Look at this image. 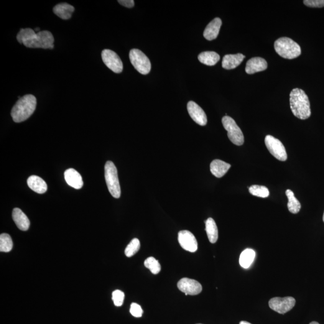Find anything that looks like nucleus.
<instances>
[{"label":"nucleus","mask_w":324,"mask_h":324,"mask_svg":"<svg viewBox=\"0 0 324 324\" xmlns=\"http://www.w3.org/2000/svg\"><path fill=\"white\" fill-rule=\"evenodd\" d=\"M244 58L245 55L242 53L226 55L223 58L222 67L226 70L234 69L243 62Z\"/></svg>","instance_id":"nucleus-18"},{"label":"nucleus","mask_w":324,"mask_h":324,"mask_svg":"<svg viewBox=\"0 0 324 324\" xmlns=\"http://www.w3.org/2000/svg\"><path fill=\"white\" fill-rule=\"evenodd\" d=\"M239 324H252L247 322V321H241L240 323H239Z\"/></svg>","instance_id":"nucleus-35"},{"label":"nucleus","mask_w":324,"mask_h":324,"mask_svg":"<svg viewBox=\"0 0 324 324\" xmlns=\"http://www.w3.org/2000/svg\"><path fill=\"white\" fill-rule=\"evenodd\" d=\"M224 129L228 132L229 140L234 144L240 146L244 144V137L243 132L233 119L224 116L222 119Z\"/></svg>","instance_id":"nucleus-7"},{"label":"nucleus","mask_w":324,"mask_h":324,"mask_svg":"<svg viewBox=\"0 0 324 324\" xmlns=\"http://www.w3.org/2000/svg\"><path fill=\"white\" fill-rule=\"evenodd\" d=\"M130 312H131V315L134 316V317L140 318L142 316L143 310L141 306L137 304V303H134L131 306Z\"/></svg>","instance_id":"nucleus-32"},{"label":"nucleus","mask_w":324,"mask_h":324,"mask_svg":"<svg viewBox=\"0 0 324 324\" xmlns=\"http://www.w3.org/2000/svg\"><path fill=\"white\" fill-rule=\"evenodd\" d=\"M265 144L270 153L277 160L282 162L287 160V151L280 140L275 138L272 135H267L265 138Z\"/></svg>","instance_id":"nucleus-8"},{"label":"nucleus","mask_w":324,"mask_h":324,"mask_svg":"<svg viewBox=\"0 0 324 324\" xmlns=\"http://www.w3.org/2000/svg\"><path fill=\"white\" fill-rule=\"evenodd\" d=\"M187 107L188 114L193 120L200 126H205L207 123V117L203 109L193 101L188 102Z\"/></svg>","instance_id":"nucleus-13"},{"label":"nucleus","mask_w":324,"mask_h":324,"mask_svg":"<svg viewBox=\"0 0 324 324\" xmlns=\"http://www.w3.org/2000/svg\"><path fill=\"white\" fill-rule=\"evenodd\" d=\"M140 247H141V244H140L139 239H133L131 243L128 244V246L125 249V255L129 257L134 256L139 251Z\"/></svg>","instance_id":"nucleus-29"},{"label":"nucleus","mask_w":324,"mask_h":324,"mask_svg":"<svg viewBox=\"0 0 324 324\" xmlns=\"http://www.w3.org/2000/svg\"><path fill=\"white\" fill-rule=\"evenodd\" d=\"M104 177L107 187L109 192L115 198H119L121 196V188L119 185L118 172L114 163L111 161L106 162L104 166Z\"/></svg>","instance_id":"nucleus-4"},{"label":"nucleus","mask_w":324,"mask_h":324,"mask_svg":"<svg viewBox=\"0 0 324 324\" xmlns=\"http://www.w3.org/2000/svg\"><path fill=\"white\" fill-rule=\"evenodd\" d=\"M267 67V62L264 58L254 57L247 61L245 70L247 74L251 75V74L266 70Z\"/></svg>","instance_id":"nucleus-14"},{"label":"nucleus","mask_w":324,"mask_h":324,"mask_svg":"<svg viewBox=\"0 0 324 324\" xmlns=\"http://www.w3.org/2000/svg\"><path fill=\"white\" fill-rule=\"evenodd\" d=\"M65 178L68 185L76 189H80L83 186V180L80 173L72 168L66 171Z\"/></svg>","instance_id":"nucleus-16"},{"label":"nucleus","mask_w":324,"mask_h":324,"mask_svg":"<svg viewBox=\"0 0 324 324\" xmlns=\"http://www.w3.org/2000/svg\"><path fill=\"white\" fill-rule=\"evenodd\" d=\"M102 58L103 63L109 69L116 73L122 72L123 65L117 53L110 50H104L102 52Z\"/></svg>","instance_id":"nucleus-10"},{"label":"nucleus","mask_w":324,"mask_h":324,"mask_svg":"<svg viewBox=\"0 0 324 324\" xmlns=\"http://www.w3.org/2000/svg\"><path fill=\"white\" fill-rule=\"evenodd\" d=\"M27 184L31 189L37 193H44L48 189L47 183L42 178L37 175L30 176L28 178Z\"/></svg>","instance_id":"nucleus-20"},{"label":"nucleus","mask_w":324,"mask_h":324,"mask_svg":"<svg viewBox=\"0 0 324 324\" xmlns=\"http://www.w3.org/2000/svg\"><path fill=\"white\" fill-rule=\"evenodd\" d=\"M53 39L52 33L48 31H42L35 33L30 39L23 43L25 47L30 48H43V49L52 50Z\"/></svg>","instance_id":"nucleus-5"},{"label":"nucleus","mask_w":324,"mask_h":324,"mask_svg":"<svg viewBox=\"0 0 324 324\" xmlns=\"http://www.w3.org/2000/svg\"><path fill=\"white\" fill-rule=\"evenodd\" d=\"M309 324H320L317 322H315V321H313V322L310 323Z\"/></svg>","instance_id":"nucleus-37"},{"label":"nucleus","mask_w":324,"mask_h":324,"mask_svg":"<svg viewBox=\"0 0 324 324\" xmlns=\"http://www.w3.org/2000/svg\"><path fill=\"white\" fill-rule=\"evenodd\" d=\"M53 11L54 14L60 18L63 19H68L71 17L73 12L75 11V8L71 5L66 3H60L53 7Z\"/></svg>","instance_id":"nucleus-21"},{"label":"nucleus","mask_w":324,"mask_h":324,"mask_svg":"<svg viewBox=\"0 0 324 324\" xmlns=\"http://www.w3.org/2000/svg\"><path fill=\"white\" fill-rule=\"evenodd\" d=\"M12 218L15 224L20 230L27 231L30 228V222L29 218L23 211L18 208L13 210Z\"/></svg>","instance_id":"nucleus-17"},{"label":"nucleus","mask_w":324,"mask_h":324,"mask_svg":"<svg viewBox=\"0 0 324 324\" xmlns=\"http://www.w3.org/2000/svg\"><path fill=\"white\" fill-rule=\"evenodd\" d=\"M144 265L154 274H157L161 270V266L159 261L154 257H148L144 262Z\"/></svg>","instance_id":"nucleus-28"},{"label":"nucleus","mask_w":324,"mask_h":324,"mask_svg":"<svg viewBox=\"0 0 324 324\" xmlns=\"http://www.w3.org/2000/svg\"><path fill=\"white\" fill-rule=\"evenodd\" d=\"M295 302V298L292 297H274L269 301V306L275 312L285 314L294 307Z\"/></svg>","instance_id":"nucleus-9"},{"label":"nucleus","mask_w":324,"mask_h":324,"mask_svg":"<svg viewBox=\"0 0 324 324\" xmlns=\"http://www.w3.org/2000/svg\"><path fill=\"white\" fill-rule=\"evenodd\" d=\"M231 165L222 160H214L210 164V171L212 174L217 178H221L226 174L231 168Z\"/></svg>","instance_id":"nucleus-19"},{"label":"nucleus","mask_w":324,"mask_h":324,"mask_svg":"<svg viewBox=\"0 0 324 324\" xmlns=\"http://www.w3.org/2000/svg\"><path fill=\"white\" fill-rule=\"evenodd\" d=\"M249 192L252 195L263 198L269 197L270 195L269 188L263 186H252L249 188Z\"/></svg>","instance_id":"nucleus-27"},{"label":"nucleus","mask_w":324,"mask_h":324,"mask_svg":"<svg viewBox=\"0 0 324 324\" xmlns=\"http://www.w3.org/2000/svg\"><path fill=\"white\" fill-rule=\"evenodd\" d=\"M275 52L280 57L286 59L292 60L299 57L302 50L299 45L288 37H281L274 42Z\"/></svg>","instance_id":"nucleus-3"},{"label":"nucleus","mask_w":324,"mask_h":324,"mask_svg":"<svg viewBox=\"0 0 324 324\" xmlns=\"http://www.w3.org/2000/svg\"><path fill=\"white\" fill-rule=\"evenodd\" d=\"M323 221H324V216H323Z\"/></svg>","instance_id":"nucleus-38"},{"label":"nucleus","mask_w":324,"mask_h":324,"mask_svg":"<svg viewBox=\"0 0 324 324\" xmlns=\"http://www.w3.org/2000/svg\"><path fill=\"white\" fill-rule=\"evenodd\" d=\"M34 32H36L37 33L40 32L39 28H36V29H35Z\"/></svg>","instance_id":"nucleus-36"},{"label":"nucleus","mask_w":324,"mask_h":324,"mask_svg":"<svg viewBox=\"0 0 324 324\" xmlns=\"http://www.w3.org/2000/svg\"><path fill=\"white\" fill-rule=\"evenodd\" d=\"M13 248V241L11 237L7 234H2L0 236V251L9 252Z\"/></svg>","instance_id":"nucleus-26"},{"label":"nucleus","mask_w":324,"mask_h":324,"mask_svg":"<svg viewBox=\"0 0 324 324\" xmlns=\"http://www.w3.org/2000/svg\"><path fill=\"white\" fill-rule=\"evenodd\" d=\"M222 24V20L219 17H216L211 21L204 30V37L209 41L213 40L218 37Z\"/></svg>","instance_id":"nucleus-15"},{"label":"nucleus","mask_w":324,"mask_h":324,"mask_svg":"<svg viewBox=\"0 0 324 324\" xmlns=\"http://www.w3.org/2000/svg\"><path fill=\"white\" fill-rule=\"evenodd\" d=\"M177 287L186 295H196L200 294L203 290L202 285L195 280L185 277L178 282Z\"/></svg>","instance_id":"nucleus-11"},{"label":"nucleus","mask_w":324,"mask_h":324,"mask_svg":"<svg viewBox=\"0 0 324 324\" xmlns=\"http://www.w3.org/2000/svg\"><path fill=\"white\" fill-rule=\"evenodd\" d=\"M118 2L119 4H121L122 6L128 7V8H132L135 5L134 0H119Z\"/></svg>","instance_id":"nucleus-34"},{"label":"nucleus","mask_w":324,"mask_h":324,"mask_svg":"<svg viewBox=\"0 0 324 324\" xmlns=\"http://www.w3.org/2000/svg\"><path fill=\"white\" fill-rule=\"evenodd\" d=\"M34 30L31 29H20L17 36V39L19 43L23 44V43L30 39L32 35L35 34Z\"/></svg>","instance_id":"nucleus-30"},{"label":"nucleus","mask_w":324,"mask_h":324,"mask_svg":"<svg viewBox=\"0 0 324 324\" xmlns=\"http://www.w3.org/2000/svg\"><path fill=\"white\" fill-rule=\"evenodd\" d=\"M129 58L135 69L142 75H147L151 70L152 65L149 58L141 51L133 49L130 51Z\"/></svg>","instance_id":"nucleus-6"},{"label":"nucleus","mask_w":324,"mask_h":324,"mask_svg":"<svg viewBox=\"0 0 324 324\" xmlns=\"http://www.w3.org/2000/svg\"><path fill=\"white\" fill-rule=\"evenodd\" d=\"M178 240L183 249L190 252H195L198 249V242L194 235L187 230L178 233Z\"/></svg>","instance_id":"nucleus-12"},{"label":"nucleus","mask_w":324,"mask_h":324,"mask_svg":"<svg viewBox=\"0 0 324 324\" xmlns=\"http://www.w3.org/2000/svg\"><path fill=\"white\" fill-rule=\"evenodd\" d=\"M290 106L292 114L298 119H306L311 116L310 101L302 89L294 88L290 92Z\"/></svg>","instance_id":"nucleus-1"},{"label":"nucleus","mask_w":324,"mask_h":324,"mask_svg":"<svg viewBox=\"0 0 324 324\" xmlns=\"http://www.w3.org/2000/svg\"><path fill=\"white\" fill-rule=\"evenodd\" d=\"M112 300H113L115 306L119 307L123 304L124 300V292L120 290H116L112 292Z\"/></svg>","instance_id":"nucleus-31"},{"label":"nucleus","mask_w":324,"mask_h":324,"mask_svg":"<svg viewBox=\"0 0 324 324\" xmlns=\"http://www.w3.org/2000/svg\"><path fill=\"white\" fill-rule=\"evenodd\" d=\"M198 60L201 63L206 66H212L220 60V56L213 51H206L198 55Z\"/></svg>","instance_id":"nucleus-22"},{"label":"nucleus","mask_w":324,"mask_h":324,"mask_svg":"<svg viewBox=\"0 0 324 324\" xmlns=\"http://www.w3.org/2000/svg\"><path fill=\"white\" fill-rule=\"evenodd\" d=\"M205 231L210 243H216L218 239V229L213 219L208 218L205 221Z\"/></svg>","instance_id":"nucleus-23"},{"label":"nucleus","mask_w":324,"mask_h":324,"mask_svg":"<svg viewBox=\"0 0 324 324\" xmlns=\"http://www.w3.org/2000/svg\"><path fill=\"white\" fill-rule=\"evenodd\" d=\"M286 195L288 199V208L290 213L297 214L301 209V204L297 198L295 197L294 193L292 190H286Z\"/></svg>","instance_id":"nucleus-25"},{"label":"nucleus","mask_w":324,"mask_h":324,"mask_svg":"<svg viewBox=\"0 0 324 324\" xmlns=\"http://www.w3.org/2000/svg\"><path fill=\"white\" fill-rule=\"evenodd\" d=\"M304 4L310 7L321 8L324 7V0H305Z\"/></svg>","instance_id":"nucleus-33"},{"label":"nucleus","mask_w":324,"mask_h":324,"mask_svg":"<svg viewBox=\"0 0 324 324\" xmlns=\"http://www.w3.org/2000/svg\"></svg>","instance_id":"nucleus-39"},{"label":"nucleus","mask_w":324,"mask_h":324,"mask_svg":"<svg viewBox=\"0 0 324 324\" xmlns=\"http://www.w3.org/2000/svg\"><path fill=\"white\" fill-rule=\"evenodd\" d=\"M255 252L253 249H246L242 252L239 256V262L244 269H248L253 263L255 257Z\"/></svg>","instance_id":"nucleus-24"},{"label":"nucleus","mask_w":324,"mask_h":324,"mask_svg":"<svg viewBox=\"0 0 324 324\" xmlns=\"http://www.w3.org/2000/svg\"><path fill=\"white\" fill-rule=\"evenodd\" d=\"M37 100L32 94H27L19 99L11 111V116L15 122H20L29 119L34 113Z\"/></svg>","instance_id":"nucleus-2"}]
</instances>
